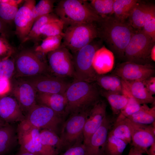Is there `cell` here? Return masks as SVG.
<instances>
[{"label":"cell","mask_w":155,"mask_h":155,"mask_svg":"<svg viewBox=\"0 0 155 155\" xmlns=\"http://www.w3.org/2000/svg\"><path fill=\"white\" fill-rule=\"evenodd\" d=\"M114 62L113 53L103 46L95 52L92 66L98 74L104 75L112 70Z\"/></svg>","instance_id":"7402d4cb"},{"label":"cell","mask_w":155,"mask_h":155,"mask_svg":"<svg viewBox=\"0 0 155 155\" xmlns=\"http://www.w3.org/2000/svg\"><path fill=\"white\" fill-rule=\"evenodd\" d=\"M55 2V1L53 0L39 1L32 9L33 18L35 21L41 16L52 13L54 11Z\"/></svg>","instance_id":"8d00e7d4"},{"label":"cell","mask_w":155,"mask_h":155,"mask_svg":"<svg viewBox=\"0 0 155 155\" xmlns=\"http://www.w3.org/2000/svg\"><path fill=\"white\" fill-rule=\"evenodd\" d=\"M141 31L155 41V17L147 22L142 28Z\"/></svg>","instance_id":"60d3db41"},{"label":"cell","mask_w":155,"mask_h":155,"mask_svg":"<svg viewBox=\"0 0 155 155\" xmlns=\"http://www.w3.org/2000/svg\"><path fill=\"white\" fill-rule=\"evenodd\" d=\"M97 37L96 22L76 24L67 27L61 44L73 53Z\"/></svg>","instance_id":"8992f818"},{"label":"cell","mask_w":155,"mask_h":155,"mask_svg":"<svg viewBox=\"0 0 155 155\" xmlns=\"http://www.w3.org/2000/svg\"><path fill=\"white\" fill-rule=\"evenodd\" d=\"M122 80L123 91L133 98L140 104H155V98L147 90L143 81Z\"/></svg>","instance_id":"44dd1931"},{"label":"cell","mask_w":155,"mask_h":155,"mask_svg":"<svg viewBox=\"0 0 155 155\" xmlns=\"http://www.w3.org/2000/svg\"><path fill=\"white\" fill-rule=\"evenodd\" d=\"M126 118L119 114L115 118L109 132L128 144H131V140L130 131L127 123Z\"/></svg>","instance_id":"d4e9b609"},{"label":"cell","mask_w":155,"mask_h":155,"mask_svg":"<svg viewBox=\"0 0 155 155\" xmlns=\"http://www.w3.org/2000/svg\"><path fill=\"white\" fill-rule=\"evenodd\" d=\"M64 28L63 23L59 19L44 25L40 28V32L41 36H44L46 37L63 35Z\"/></svg>","instance_id":"d590c367"},{"label":"cell","mask_w":155,"mask_h":155,"mask_svg":"<svg viewBox=\"0 0 155 155\" xmlns=\"http://www.w3.org/2000/svg\"><path fill=\"white\" fill-rule=\"evenodd\" d=\"M18 9V5L11 4L7 0H0V18L6 23L14 20Z\"/></svg>","instance_id":"836d02e7"},{"label":"cell","mask_w":155,"mask_h":155,"mask_svg":"<svg viewBox=\"0 0 155 155\" xmlns=\"http://www.w3.org/2000/svg\"><path fill=\"white\" fill-rule=\"evenodd\" d=\"M59 19L58 17L53 12L39 18L35 21L28 34L22 42L29 40L38 41L41 36L40 32L41 27L49 22Z\"/></svg>","instance_id":"f1b7e54d"},{"label":"cell","mask_w":155,"mask_h":155,"mask_svg":"<svg viewBox=\"0 0 155 155\" xmlns=\"http://www.w3.org/2000/svg\"><path fill=\"white\" fill-rule=\"evenodd\" d=\"M5 121L0 118V128L4 126L5 125Z\"/></svg>","instance_id":"f907efd6"},{"label":"cell","mask_w":155,"mask_h":155,"mask_svg":"<svg viewBox=\"0 0 155 155\" xmlns=\"http://www.w3.org/2000/svg\"><path fill=\"white\" fill-rule=\"evenodd\" d=\"M40 138L44 145L55 149L59 154L62 152L61 139L59 135L51 131L43 129L40 131Z\"/></svg>","instance_id":"1f68e13d"},{"label":"cell","mask_w":155,"mask_h":155,"mask_svg":"<svg viewBox=\"0 0 155 155\" xmlns=\"http://www.w3.org/2000/svg\"><path fill=\"white\" fill-rule=\"evenodd\" d=\"M13 77L10 82V90L23 113H27L37 103V92L26 80L21 77Z\"/></svg>","instance_id":"5bb4252c"},{"label":"cell","mask_w":155,"mask_h":155,"mask_svg":"<svg viewBox=\"0 0 155 155\" xmlns=\"http://www.w3.org/2000/svg\"><path fill=\"white\" fill-rule=\"evenodd\" d=\"M40 129L25 119L18 125L17 133L20 150L27 151L35 155H58L55 148L43 144L40 138Z\"/></svg>","instance_id":"5b68a950"},{"label":"cell","mask_w":155,"mask_h":155,"mask_svg":"<svg viewBox=\"0 0 155 155\" xmlns=\"http://www.w3.org/2000/svg\"><path fill=\"white\" fill-rule=\"evenodd\" d=\"M15 155H35L29 152L20 150L19 152Z\"/></svg>","instance_id":"c3c4849f"},{"label":"cell","mask_w":155,"mask_h":155,"mask_svg":"<svg viewBox=\"0 0 155 155\" xmlns=\"http://www.w3.org/2000/svg\"><path fill=\"white\" fill-rule=\"evenodd\" d=\"M0 18V33H3L6 28V24Z\"/></svg>","instance_id":"bcb514c9"},{"label":"cell","mask_w":155,"mask_h":155,"mask_svg":"<svg viewBox=\"0 0 155 155\" xmlns=\"http://www.w3.org/2000/svg\"><path fill=\"white\" fill-rule=\"evenodd\" d=\"M85 148L83 143L74 145L58 155H85Z\"/></svg>","instance_id":"ab89813d"},{"label":"cell","mask_w":155,"mask_h":155,"mask_svg":"<svg viewBox=\"0 0 155 155\" xmlns=\"http://www.w3.org/2000/svg\"><path fill=\"white\" fill-rule=\"evenodd\" d=\"M54 11L63 23L64 27L76 24L96 22L102 18L87 0H61L58 2Z\"/></svg>","instance_id":"3957f363"},{"label":"cell","mask_w":155,"mask_h":155,"mask_svg":"<svg viewBox=\"0 0 155 155\" xmlns=\"http://www.w3.org/2000/svg\"><path fill=\"white\" fill-rule=\"evenodd\" d=\"M154 45L155 41L142 31L135 32L125 48L124 57L127 61L150 64L151 51Z\"/></svg>","instance_id":"9c48e42d"},{"label":"cell","mask_w":155,"mask_h":155,"mask_svg":"<svg viewBox=\"0 0 155 155\" xmlns=\"http://www.w3.org/2000/svg\"><path fill=\"white\" fill-rule=\"evenodd\" d=\"M139 1L132 9L128 19L129 22L133 28L140 29L155 17V6L153 4L139 3Z\"/></svg>","instance_id":"ffe728a7"},{"label":"cell","mask_w":155,"mask_h":155,"mask_svg":"<svg viewBox=\"0 0 155 155\" xmlns=\"http://www.w3.org/2000/svg\"><path fill=\"white\" fill-rule=\"evenodd\" d=\"M14 77H25L48 73L47 65L42 62L34 52L26 50L17 56Z\"/></svg>","instance_id":"8fae6325"},{"label":"cell","mask_w":155,"mask_h":155,"mask_svg":"<svg viewBox=\"0 0 155 155\" xmlns=\"http://www.w3.org/2000/svg\"><path fill=\"white\" fill-rule=\"evenodd\" d=\"M37 103L46 106L65 118L67 100L65 93H37Z\"/></svg>","instance_id":"603a6c76"},{"label":"cell","mask_w":155,"mask_h":155,"mask_svg":"<svg viewBox=\"0 0 155 155\" xmlns=\"http://www.w3.org/2000/svg\"><path fill=\"white\" fill-rule=\"evenodd\" d=\"M89 3L96 13L102 18L114 13V0H91Z\"/></svg>","instance_id":"d6a6232c"},{"label":"cell","mask_w":155,"mask_h":155,"mask_svg":"<svg viewBox=\"0 0 155 155\" xmlns=\"http://www.w3.org/2000/svg\"><path fill=\"white\" fill-rule=\"evenodd\" d=\"M107 104L100 99L90 109L83 130L84 145L88 142L92 135L99 128L107 115Z\"/></svg>","instance_id":"ac0fdd59"},{"label":"cell","mask_w":155,"mask_h":155,"mask_svg":"<svg viewBox=\"0 0 155 155\" xmlns=\"http://www.w3.org/2000/svg\"><path fill=\"white\" fill-rule=\"evenodd\" d=\"M15 69L14 62L10 59L0 61V78L9 80L13 76Z\"/></svg>","instance_id":"f35d334b"},{"label":"cell","mask_w":155,"mask_h":155,"mask_svg":"<svg viewBox=\"0 0 155 155\" xmlns=\"http://www.w3.org/2000/svg\"><path fill=\"white\" fill-rule=\"evenodd\" d=\"M138 1L136 0H114V17L121 21H126L131 11Z\"/></svg>","instance_id":"f546056e"},{"label":"cell","mask_w":155,"mask_h":155,"mask_svg":"<svg viewBox=\"0 0 155 155\" xmlns=\"http://www.w3.org/2000/svg\"><path fill=\"white\" fill-rule=\"evenodd\" d=\"M0 118L6 123L20 122L25 116L15 99L5 96L0 98Z\"/></svg>","instance_id":"d6986e66"},{"label":"cell","mask_w":155,"mask_h":155,"mask_svg":"<svg viewBox=\"0 0 155 155\" xmlns=\"http://www.w3.org/2000/svg\"><path fill=\"white\" fill-rule=\"evenodd\" d=\"M147 154L148 155H155V142L150 147L148 150Z\"/></svg>","instance_id":"7dc6e473"},{"label":"cell","mask_w":155,"mask_h":155,"mask_svg":"<svg viewBox=\"0 0 155 155\" xmlns=\"http://www.w3.org/2000/svg\"><path fill=\"white\" fill-rule=\"evenodd\" d=\"M11 90V84L9 80L0 78V96L4 95Z\"/></svg>","instance_id":"7bdbcfd3"},{"label":"cell","mask_w":155,"mask_h":155,"mask_svg":"<svg viewBox=\"0 0 155 155\" xmlns=\"http://www.w3.org/2000/svg\"><path fill=\"white\" fill-rule=\"evenodd\" d=\"M150 57L151 60L155 61V45L152 47L150 53Z\"/></svg>","instance_id":"681fc988"},{"label":"cell","mask_w":155,"mask_h":155,"mask_svg":"<svg viewBox=\"0 0 155 155\" xmlns=\"http://www.w3.org/2000/svg\"><path fill=\"white\" fill-rule=\"evenodd\" d=\"M146 89L153 95L155 94V77H151L143 81Z\"/></svg>","instance_id":"b9f144b4"},{"label":"cell","mask_w":155,"mask_h":155,"mask_svg":"<svg viewBox=\"0 0 155 155\" xmlns=\"http://www.w3.org/2000/svg\"><path fill=\"white\" fill-rule=\"evenodd\" d=\"M49 74L61 78H73L74 67L72 54L61 44L56 50L47 54Z\"/></svg>","instance_id":"30bf717a"},{"label":"cell","mask_w":155,"mask_h":155,"mask_svg":"<svg viewBox=\"0 0 155 155\" xmlns=\"http://www.w3.org/2000/svg\"><path fill=\"white\" fill-rule=\"evenodd\" d=\"M115 119L106 115L101 125L85 145V155H105L104 149L106 143Z\"/></svg>","instance_id":"2e32d148"},{"label":"cell","mask_w":155,"mask_h":155,"mask_svg":"<svg viewBox=\"0 0 155 155\" xmlns=\"http://www.w3.org/2000/svg\"><path fill=\"white\" fill-rule=\"evenodd\" d=\"M155 68L150 64L141 65L129 61L118 64L112 74L127 81H143L154 76Z\"/></svg>","instance_id":"9a60e30c"},{"label":"cell","mask_w":155,"mask_h":155,"mask_svg":"<svg viewBox=\"0 0 155 155\" xmlns=\"http://www.w3.org/2000/svg\"><path fill=\"white\" fill-rule=\"evenodd\" d=\"M127 144L109 132L106 143L105 155H122Z\"/></svg>","instance_id":"4dcf8cb0"},{"label":"cell","mask_w":155,"mask_h":155,"mask_svg":"<svg viewBox=\"0 0 155 155\" xmlns=\"http://www.w3.org/2000/svg\"><path fill=\"white\" fill-rule=\"evenodd\" d=\"M96 24L98 37L105 42L117 57H124L125 48L135 32L129 23L111 16L102 18Z\"/></svg>","instance_id":"6da1fadb"},{"label":"cell","mask_w":155,"mask_h":155,"mask_svg":"<svg viewBox=\"0 0 155 155\" xmlns=\"http://www.w3.org/2000/svg\"><path fill=\"white\" fill-rule=\"evenodd\" d=\"M127 118L135 123L146 125L151 124L155 122V105L151 108L147 104L142 105L138 111Z\"/></svg>","instance_id":"83f0119b"},{"label":"cell","mask_w":155,"mask_h":155,"mask_svg":"<svg viewBox=\"0 0 155 155\" xmlns=\"http://www.w3.org/2000/svg\"><path fill=\"white\" fill-rule=\"evenodd\" d=\"M63 35L50 36L45 38L40 45L37 46L36 51L47 54L57 49L61 44Z\"/></svg>","instance_id":"e575fe53"},{"label":"cell","mask_w":155,"mask_h":155,"mask_svg":"<svg viewBox=\"0 0 155 155\" xmlns=\"http://www.w3.org/2000/svg\"><path fill=\"white\" fill-rule=\"evenodd\" d=\"M101 95L105 97L110 105L114 115H118L128 101V97L125 94L108 92L100 90Z\"/></svg>","instance_id":"4316f807"},{"label":"cell","mask_w":155,"mask_h":155,"mask_svg":"<svg viewBox=\"0 0 155 155\" xmlns=\"http://www.w3.org/2000/svg\"><path fill=\"white\" fill-rule=\"evenodd\" d=\"M123 94L127 95L128 101L125 106L121 111L119 114L126 118L132 115L138 111L140 109V104L133 98L123 91Z\"/></svg>","instance_id":"74e56055"},{"label":"cell","mask_w":155,"mask_h":155,"mask_svg":"<svg viewBox=\"0 0 155 155\" xmlns=\"http://www.w3.org/2000/svg\"><path fill=\"white\" fill-rule=\"evenodd\" d=\"M127 123L131 136V145L142 154H147L148 148L155 142V122L150 125L133 122L127 118Z\"/></svg>","instance_id":"7c38bea8"},{"label":"cell","mask_w":155,"mask_h":155,"mask_svg":"<svg viewBox=\"0 0 155 155\" xmlns=\"http://www.w3.org/2000/svg\"><path fill=\"white\" fill-rule=\"evenodd\" d=\"M90 109L69 115L62 126L59 137L64 152L71 147L83 143V130Z\"/></svg>","instance_id":"ba28073f"},{"label":"cell","mask_w":155,"mask_h":155,"mask_svg":"<svg viewBox=\"0 0 155 155\" xmlns=\"http://www.w3.org/2000/svg\"><path fill=\"white\" fill-rule=\"evenodd\" d=\"M65 118L51 108L36 103L26 113L25 119L39 129L49 130L58 135Z\"/></svg>","instance_id":"52a82bcc"},{"label":"cell","mask_w":155,"mask_h":155,"mask_svg":"<svg viewBox=\"0 0 155 155\" xmlns=\"http://www.w3.org/2000/svg\"><path fill=\"white\" fill-rule=\"evenodd\" d=\"M95 82L104 90L123 94L122 80L117 75L113 74L98 75Z\"/></svg>","instance_id":"cb8c5ba5"},{"label":"cell","mask_w":155,"mask_h":155,"mask_svg":"<svg viewBox=\"0 0 155 155\" xmlns=\"http://www.w3.org/2000/svg\"><path fill=\"white\" fill-rule=\"evenodd\" d=\"M65 94L67 100L66 117L90 109L100 100V89L95 83L73 80Z\"/></svg>","instance_id":"7a4b0ae2"},{"label":"cell","mask_w":155,"mask_h":155,"mask_svg":"<svg viewBox=\"0 0 155 155\" xmlns=\"http://www.w3.org/2000/svg\"><path fill=\"white\" fill-rule=\"evenodd\" d=\"M94 40L73 53V80L89 83L95 82L98 75L94 70L92 63L95 52L100 47V42Z\"/></svg>","instance_id":"277c9868"},{"label":"cell","mask_w":155,"mask_h":155,"mask_svg":"<svg viewBox=\"0 0 155 155\" xmlns=\"http://www.w3.org/2000/svg\"><path fill=\"white\" fill-rule=\"evenodd\" d=\"M14 129L7 124L0 128V155H4L14 147L16 139Z\"/></svg>","instance_id":"484cf974"},{"label":"cell","mask_w":155,"mask_h":155,"mask_svg":"<svg viewBox=\"0 0 155 155\" xmlns=\"http://www.w3.org/2000/svg\"><path fill=\"white\" fill-rule=\"evenodd\" d=\"M8 45L3 39L0 38V55L5 52L8 49Z\"/></svg>","instance_id":"ee69618b"},{"label":"cell","mask_w":155,"mask_h":155,"mask_svg":"<svg viewBox=\"0 0 155 155\" xmlns=\"http://www.w3.org/2000/svg\"><path fill=\"white\" fill-rule=\"evenodd\" d=\"M21 78L30 83L37 93L64 94L70 83L48 73Z\"/></svg>","instance_id":"4fadbf2b"},{"label":"cell","mask_w":155,"mask_h":155,"mask_svg":"<svg viewBox=\"0 0 155 155\" xmlns=\"http://www.w3.org/2000/svg\"><path fill=\"white\" fill-rule=\"evenodd\" d=\"M143 154L132 147L127 155H143Z\"/></svg>","instance_id":"f6af8a7d"},{"label":"cell","mask_w":155,"mask_h":155,"mask_svg":"<svg viewBox=\"0 0 155 155\" xmlns=\"http://www.w3.org/2000/svg\"><path fill=\"white\" fill-rule=\"evenodd\" d=\"M34 0H26L19 9L14 19L16 34L22 42L27 36L35 22L32 9L36 5Z\"/></svg>","instance_id":"e0dca14e"}]
</instances>
